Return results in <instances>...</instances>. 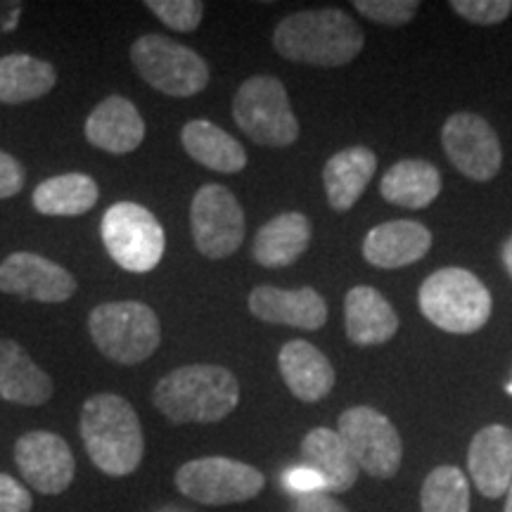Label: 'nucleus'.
Here are the masks:
<instances>
[{"label": "nucleus", "instance_id": "nucleus-1", "mask_svg": "<svg viewBox=\"0 0 512 512\" xmlns=\"http://www.w3.org/2000/svg\"><path fill=\"white\" fill-rule=\"evenodd\" d=\"M152 403L174 425H214L238 408L240 382L228 368L192 363L166 373Z\"/></svg>", "mask_w": 512, "mask_h": 512}, {"label": "nucleus", "instance_id": "nucleus-2", "mask_svg": "<svg viewBox=\"0 0 512 512\" xmlns=\"http://www.w3.org/2000/svg\"><path fill=\"white\" fill-rule=\"evenodd\" d=\"M366 36L344 10H302L287 15L273 31L275 53L311 67H342L361 55Z\"/></svg>", "mask_w": 512, "mask_h": 512}, {"label": "nucleus", "instance_id": "nucleus-3", "mask_svg": "<svg viewBox=\"0 0 512 512\" xmlns=\"http://www.w3.org/2000/svg\"><path fill=\"white\" fill-rule=\"evenodd\" d=\"M79 432L88 458L105 475L128 477L143 463V425L124 396L93 394L81 408Z\"/></svg>", "mask_w": 512, "mask_h": 512}, {"label": "nucleus", "instance_id": "nucleus-4", "mask_svg": "<svg viewBox=\"0 0 512 512\" xmlns=\"http://www.w3.org/2000/svg\"><path fill=\"white\" fill-rule=\"evenodd\" d=\"M422 316L451 335H472L491 318V292L475 273L465 268H441L425 280L418 292Z\"/></svg>", "mask_w": 512, "mask_h": 512}, {"label": "nucleus", "instance_id": "nucleus-5", "mask_svg": "<svg viewBox=\"0 0 512 512\" xmlns=\"http://www.w3.org/2000/svg\"><path fill=\"white\" fill-rule=\"evenodd\" d=\"M95 347L119 366H138L162 344L157 313L143 302H107L88 316Z\"/></svg>", "mask_w": 512, "mask_h": 512}, {"label": "nucleus", "instance_id": "nucleus-6", "mask_svg": "<svg viewBox=\"0 0 512 512\" xmlns=\"http://www.w3.org/2000/svg\"><path fill=\"white\" fill-rule=\"evenodd\" d=\"M233 119L256 145L290 147L299 138V121L285 83L275 76H252L233 98Z\"/></svg>", "mask_w": 512, "mask_h": 512}, {"label": "nucleus", "instance_id": "nucleus-7", "mask_svg": "<svg viewBox=\"0 0 512 512\" xmlns=\"http://www.w3.org/2000/svg\"><path fill=\"white\" fill-rule=\"evenodd\" d=\"M140 79L171 98H192L209 86V64L200 53L162 34L140 36L131 48Z\"/></svg>", "mask_w": 512, "mask_h": 512}, {"label": "nucleus", "instance_id": "nucleus-8", "mask_svg": "<svg viewBox=\"0 0 512 512\" xmlns=\"http://www.w3.org/2000/svg\"><path fill=\"white\" fill-rule=\"evenodd\" d=\"M107 254L128 273H150L164 256L166 235L150 209L136 202H117L100 223Z\"/></svg>", "mask_w": 512, "mask_h": 512}, {"label": "nucleus", "instance_id": "nucleus-9", "mask_svg": "<svg viewBox=\"0 0 512 512\" xmlns=\"http://www.w3.org/2000/svg\"><path fill=\"white\" fill-rule=\"evenodd\" d=\"M176 489L202 505H235L252 501L264 491L266 477L242 460L209 456L178 467Z\"/></svg>", "mask_w": 512, "mask_h": 512}, {"label": "nucleus", "instance_id": "nucleus-10", "mask_svg": "<svg viewBox=\"0 0 512 512\" xmlns=\"http://www.w3.org/2000/svg\"><path fill=\"white\" fill-rule=\"evenodd\" d=\"M337 434L358 470L375 479H392L403 460V441L387 415L370 406L347 408L337 420Z\"/></svg>", "mask_w": 512, "mask_h": 512}, {"label": "nucleus", "instance_id": "nucleus-11", "mask_svg": "<svg viewBox=\"0 0 512 512\" xmlns=\"http://www.w3.org/2000/svg\"><path fill=\"white\" fill-rule=\"evenodd\" d=\"M245 228V209L226 185L209 183L195 192L190 204V230L202 256H233L245 242Z\"/></svg>", "mask_w": 512, "mask_h": 512}, {"label": "nucleus", "instance_id": "nucleus-12", "mask_svg": "<svg viewBox=\"0 0 512 512\" xmlns=\"http://www.w3.org/2000/svg\"><path fill=\"white\" fill-rule=\"evenodd\" d=\"M441 145H444L448 162L470 181L486 183L501 171V140L489 121L479 114H451L441 128Z\"/></svg>", "mask_w": 512, "mask_h": 512}, {"label": "nucleus", "instance_id": "nucleus-13", "mask_svg": "<svg viewBox=\"0 0 512 512\" xmlns=\"http://www.w3.org/2000/svg\"><path fill=\"white\" fill-rule=\"evenodd\" d=\"M15 463L24 482L43 496L64 494L76 475L72 448L60 434L46 430L27 432L17 439Z\"/></svg>", "mask_w": 512, "mask_h": 512}, {"label": "nucleus", "instance_id": "nucleus-14", "mask_svg": "<svg viewBox=\"0 0 512 512\" xmlns=\"http://www.w3.org/2000/svg\"><path fill=\"white\" fill-rule=\"evenodd\" d=\"M0 292L22 302L62 304L74 297V275L41 254L15 252L0 264Z\"/></svg>", "mask_w": 512, "mask_h": 512}, {"label": "nucleus", "instance_id": "nucleus-15", "mask_svg": "<svg viewBox=\"0 0 512 512\" xmlns=\"http://www.w3.org/2000/svg\"><path fill=\"white\" fill-rule=\"evenodd\" d=\"M249 313L271 325H287L297 330H320L328 323V304L313 287L283 290L259 285L249 294Z\"/></svg>", "mask_w": 512, "mask_h": 512}, {"label": "nucleus", "instance_id": "nucleus-16", "mask_svg": "<svg viewBox=\"0 0 512 512\" xmlns=\"http://www.w3.org/2000/svg\"><path fill=\"white\" fill-rule=\"evenodd\" d=\"M467 470L477 491L486 498H501L512 484V430L486 425L467 448Z\"/></svg>", "mask_w": 512, "mask_h": 512}, {"label": "nucleus", "instance_id": "nucleus-17", "mask_svg": "<svg viewBox=\"0 0 512 512\" xmlns=\"http://www.w3.org/2000/svg\"><path fill=\"white\" fill-rule=\"evenodd\" d=\"M86 140L110 155H128L145 140V121L131 100L110 95L88 114Z\"/></svg>", "mask_w": 512, "mask_h": 512}, {"label": "nucleus", "instance_id": "nucleus-18", "mask_svg": "<svg viewBox=\"0 0 512 512\" xmlns=\"http://www.w3.org/2000/svg\"><path fill=\"white\" fill-rule=\"evenodd\" d=\"M280 375L294 399L318 403L335 389V368L318 347L306 339H292L278 354Z\"/></svg>", "mask_w": 512, "mask_h": 512}, {"label": "nucleus", "instance_id": "nucleus-19", "mask_svg": "<svg viewBox=\"0 0 512 512\" xmlns=\"http://www.w3.org/2000/svg\"><path fill=\"white\" fill-rule=\"evenodd\" d=\"M344 328L356 347H380L399 332V316L382 292L358 285L344 299Z\"/></svg>", "mask_w": 512, "mask_h": 512}, {"label": "nucleus", "instance_id": "nucleus-20", "mask_svg": "<svg viewBox=\"0 0 512 512\" xmlns=\"http://www.w3.org/2000/svg\"><path fill=\"white\" fill-rule=\"evenodd\" d=\"M432 249L430 228L418 221H387L363 240V256L375 268H403L420 261Z\"/></svg>", "mask_w": 512, "mask_h": 512}, {"label": "nucleus", "instance_id": "nucleus-21", "mask_svg": "<svg viewBox=\"0 0 512 512\" xmlns=\"http://www.w3.org/2000/svg\"><path fill=\"white\" fill-rule=\"evenodd\" d=\"M55 384L15 339H0V399L17 406H43L53 399Z\"/></svg>", "mask_w": 512, "mask_h": 512}, {"label": "nucleus", "instance_id": "nucleus-22", "mask_svg": "<svg viewBox=\"0 0 512 512\" xmlns=\"http://www.w3.org/2000/svg\"><path fill=\"white\" fill-rule=\"evenodd\" d=\"M377 171V155L370 147L354 145L337 152L328 159L323 169V185L328 204L335 211H349L361 200L368 183Z\"/></svg>", "mask_w": 512, "mask_h": 512}, {"label": "nucleus", "instance_id": "nucleus-23", "mask_svg": "<svg viewBox=\"0 0 512 512\" xmlns=\"http://www.w3.org/2000/svg\"><path fill=\"white\" fill-rule=\"evenodd\" d=\"M311 221L299 211H287L271 219L256 233L252 254L264 268H285L304 256L311 245Z\"/></svg>", "mask_w": 512, "mask_h": 512}, {"label": "nucleus", "instance_id": "nucleus-24", "mask_svg": "<svg viewBox=\"0 0 512 512\" xmlns=\"http://www.w3.org/2000/svg\"><path fill=\"white\" fill-rule=\"evenodd\" d=\"M302 458L306 467L318 472L328 494H347L361 475L337 430H328V427H316L306 434L302 441Z\"/></svg>", "mask_w": 512, "mask_h": 512}, {"label": "nucleus", "instance_id": "nucleus-25", "mask_svg": "<svg viewBox=\"0 0 512 512\" xmlns=\"http://www.w3.org/2000/svg\"><path fill=\"white\" fill-rule=\"evenodd\" d=\"M181 143L197 164L219 174H238L247 166L245 147L207 119L188 121L181 131Z\"/></svg>", "mask_w": 512, "mask_h": 512}, {"label": "nucleus", "instance_id": "nucleus-26", "mask_svg": "<svg viewBox=\"0 0 512 512\" xmlns=\"http://www.w3.org/2000/svg\"><path fill=\"white\" fill-rule=\"evenodd\" d=\"M441 192L439 169L425 159H403L389 166L380 181V195L403 209H425Z\"/></svg>", "mask_w": 512, "mask_h": 512}, {"label": "nucleus", "instance_id": "nucleus-27", "mask_svg": "<svg viewBox=\"0 0 512 512\" xmlns=\"http://www.w3.org/2000/svg\"><path fill=\"white\" fill-rule=\"evenodd\" d=\"M57 83L55 67L38 57L12 53L0 60V102L24 105L48 95Z\"/></svg>", "mask_w": 512, "mask_h": 512}, {"label": "nucleus", "instance_id": "nucleus-28", "mask_svg": "<svg viewBox=\"0 0 512 512\" xmlns=\"http://www.w3.org/2000/svg\"><path fill=\"white\" fill-rule=\"evenodd\" d=\"M98 183L86 174H64L43 181L31 204L43 216H81L98 204Z\"/></svg>", "mask_w": 512, "mask_h": 512}, {"label": "nucleus", "instance_id": "nucleus-29", "mask_svg": "<svg viewBox=\"0 0 512 512\" xmlns=\"http://www.w3.org/2000/svg\"><path fill=\"white\" fill-rule=\"evenodd\" d=\"M422 512H470V484L456 465H439L425 477L420 491Z\"/></svg>", "mask_w": 512, "mask_h": 512}, {"label": "nucleus", "instance_id": "nucleus-30", "mask_svg": "<svg viewBox=\"0 0 512 512\" xmlns=\"http://www.w3.org/2000/svg\"><path fill=\"white\" fill-rule=\"evenodd\" d=\"M145 8L166 27L183 34L197 31L204 19V3L200 0H147Z\"/></svg>", "mask_w": 512, "mask_h": 512}, {"label": "nucleus", "instance_id": "nucleus-31", "mask_svg": "<svg viewBox=\"0 0 512 512\" xmlns=\"http://www.w3.org/2000/svg\"><path fill=\"white\" fill-rule=\"evenodd\" d=\"M354 10L361 12L370 22L399 29L418 15L420 3L418 0H356Z\"/></svg>", "mask_w": 512, "mask_h": 512}, {"label": "nucleus", "instance_id": "nucleus-32", "mask_svg": "<svg viewBox=\"0 0 512 512\" xmlns=\"http://www.w3.org/2000/svg\"><path fill=\"white\" fill-rule=\"evenodd\" d=\"M451 10L477 27H494L510 17V0H453Z\"/></svg>", "mask_w": 512, "mask_h": 512}, {"label": "nucleus", "instance_id": "nucleus-33", "mask_svg": "<svg viewBox=\"0 0 512 512\" xmlns=\"http://www.w3.org/2000/svg\"><path fill=\"white\" fill-rule=\"evenodd\" d=\"M31 508H34V498L27 486L0 472V512H31Z\"/></svg>", "mask_w": 512, "mask_h": 512}, {"label": "nucleus", "instance_id": "nucleus-34", "mask_svg": "<svg viewBox=\"0 0 512 512\" xmlns=\"http://www.w3.org/2000/svg\"><path fill=\"white\" fill-rule=\"evenodd\" d=\"M24 188V169L15 157L0 150V200H10Z\"/></svg>", "mask_w": 512, "mask_h": 512}, {"label": "nucleus", "instance_id": "nucleus-35", "mask_svg": "<svg viewBox=\"0 0 512 512\" xmlns=\"http://www.w3.org/2000/svg\"><path fill=\"white\" fill-rule=\"evenodd\" d=\"M285 486L292 491V494H297V498L325 491V484H323V479H320L318 472H313L311 467H306V465H299V467H292V470H287Z\"/></svg>", "mask_w": 512, "mask_h": 512}, {"label": "nucleus", "instance_id": "nucleus-36", "mask_svg": "<svg viewBox=\"0 0 512 512\" xmlns=\"http://www.w3.org/2000/svg\"><path fill=\"white\" fill-rule=\"evenodd\" d=\"M297 512H349L344 508L337 498H332L330 494H309V496H299L297 498Z\"/></svg>", "mask_w": 512, "mask_h": 512}, {"label": "nucleus", "instance_id": "nucleus-37", "mask_svg": "<svg viewBox=\"0 0 512 512\" xmlns=\"http://www.w3.org/2000/svg\"><path fill=\"white\" fill-rule=\"evenodd\" d=\"M503 266H505V271H508V275L512 278V235L508 240H505V245H503Z\"/></svg>", "mask_w": 512, "mask_h": 512}, {"label": "nucleus", "instance_id": "nucleus-38", "mask_svg": "<svg viewBox=\"0 0 512 512\" xmlns=\"http://www.w3.org/2000/svg\"><path fill=\"white\" fill-rule=\"evenodd\" d=\"M503 512H512V484H510L508 494H505V510Z\"/></svg>", "mask_w": 512, "mask_h": 512}, {"label": "nucleus", "instance_id": "nucleus-39", "mask_svg": "<svg viewBox=\"0 0 512 512\" xmlns=\"http://www.w3.org/2000/svg\"><path fill=\"white\" fill-rule=\"evenodd\" d=\"M159 512H183V510H176V508H164V510H159Z\"/></svg>", "mask_w": 512, "mask_h": 512}, {"label": "nucleus", "instance_id": "nucleus-40", "mask_svg": "<svg viewBox=\"0 0 512 512\" xmlns=\"http://www.w3.org/2000/svg\"><path fill=\"white\" fill-rule=\"evenodd\" d=\"M508 394H510V396H512V382H510V384H508Z\"/></svg>", "mask_w": 512, "mask_h": 512}]
</instances>
